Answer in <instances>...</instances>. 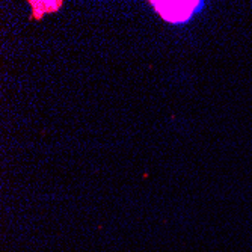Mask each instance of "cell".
<instances>
[{
  "label": "cell",
  "instance_id": "1",
  "mask_svg": "<svg viewBox=\"0 0 252 252\" xmlns=\"http://www.w3.org/2000/svg\"><path fill=\"white\" fill-rule=\"evenodd\" d=\"M150 5L165 21L172 23V25H185L204 8L202 2H185V0L181 2H171V0L158 2L156 0V2H150Z\"/></svg>",
  "mask_w": 252,
  "mask_h": 252
},
{
  "label": "cell",
  "instance_id": "2",
  "mask_svg": "<svg viewBox=\"0 0 252 252\" xmlns=\"http://www.w3.org/2000/svg\"><path fill=\"white\" fill-rule=\"evenodd\" d=\"M62 2H31V8H32V17L35 18H41L44 15V12H53L58 11L61 8Z\"/></svg>",
  "mask_w": 252,
  "mask_h": 252
}]
</instances>
